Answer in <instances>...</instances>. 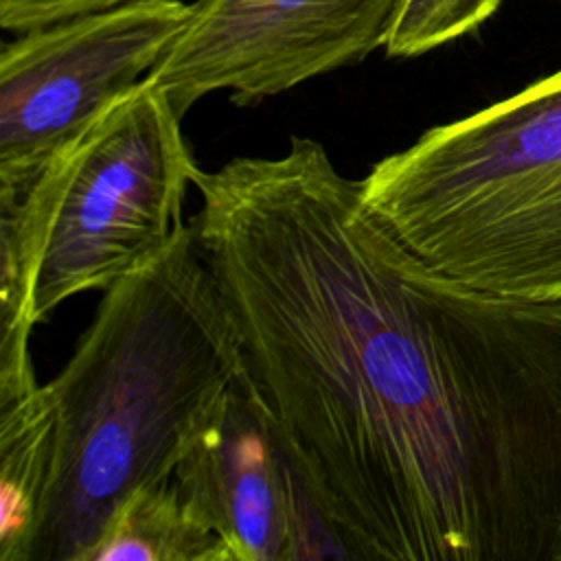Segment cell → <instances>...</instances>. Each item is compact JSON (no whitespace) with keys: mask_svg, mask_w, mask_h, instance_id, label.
Instances as JSON below:
<instances>
[{"mask_svg":"<svg viewBox=\"0 0 561 561\" xmlns=\"http://www.w3.org/2000/svg\"><path fill=\"white\" fill-rule=\"evenodd\" d=\"M121 2L127 0H0V26L7 33H22Z\"/></svg>","mask_w":561,"mask_h":561,"instance_id":"cell-11","label":"cell"},{"mask_svg":"<svg viewBox=\"0 0 561 561\" xmlns=\"http://www.w3.org/2000/svg\"><path fill=\"white\" fill-rule=\"evenodd\" d=\"M88 561H234V554L195 515L171 476L118 504Z\"/></svg>","mask_w":561,"mask_h":561,"instance_id":"cell-9","label":"cell"},{"mask_svg":"<svg viewBox=\"0 0 561 561\" xmlns=\"http://www.w3.org/2000/svg\"><path fill=\"white\" fill-rule=\"evenodd\" d=\"M359 184L379 224L432 270L561 298V70L427 129Z\"/></svg>","mask_w":561,"mask_h":561,"instance_id":"cell-3","label":"cell"},{"mask_svg":"<svg viewBox=\"0 0 561 561\" xmlns=\"http://www.w3.org/2000/svg\"><path fill=\"white\" fill-rule=\"evenodd\" d=\"M243 373L230 305L193 226L105 289L44 383L53 469L28 561H88L118 504L169 480Z\"/></svg>","mask_w":561,"mask_h":561,"instance_id":"cell-2","label":"cell"},{"mask_svg":"<svg viewBox=\"0 0 561 561\" xmlns=\"http://www.w3.org/2000/svg\"><path fill=\"white\" fill-rule=\"evenodd\" d=\"M182 0H127L15 33L0 50V202L149 77L186 24Z\"/></svg>","mask_w":561,"mask_h":561,"instance_id":"cell-5","label":"cell"},{"mask_svg":"<svg viewBox=\"0 0 561 561\" xmlns=\"http://www.w3.org/2000/svg\"><path fill=\"white\" fill-rule=\"evenodd\" d=\"M193 184L241 377L351 559L561 561V298L432 270L311 138Z\"/></svg>","mask_w":561,"mask_h":561,"instance_id":"cell-1","label":"cell"},{"mask_svg":"<svg viewBox=\"0 0 561 561\" xmlns=\"http://www.w3.org/2000/svg\"><path fill=\"white\" fill-rule=\"evenodd\" d=\"M502 0H403L386 42V55L408 59L440 48L495 13Z\"/></svg>","mask_w":561,"mask_h":561,"instance_id":"cell-10","label":"cell"},{"mask_svg":"<svg viewBox=\"0 0 561 561\" xmlns=\"http://www.w3.org/2000/svg\"><path fill=\"white\" fill-rule=\"evenodd\" d=\"M403 0H195L149 72L175 112L230 92L237 105L355 66L383 48Z\"/></svg>","mask_w":561,"mask_h":561,"instance_id":"cell-6","label":"cell"},{"mask_svg":"<svg viewBox=\"0 0 561 561\" xmlns=\"http://www.w3.org/2000/svg\"><path fill=\"white\" fill-rule=\"evenodd\" d=\"M173 478L234 561L351 559L243 377L195 436Z\"/></svg>","mask_w":561,"mask_h":561,"instance_id":"cell-7","label":"cell"},{"mask_svg":"<svg viewBox=\"0 0 561 561\" xmlns=\"http://www.w3.org/2000/svg\"><path fill=\"white\" fill-rule=\"evenodd\" d=\"M33 327L2 322L0 340V561H28L53 469L55 416L37 383Z\"/></svg>","mask_w":561,"mask_h":561,"instance_id":"cell-8","label":"cell"},{"mask_svg":"<svg viewBox=\"0 0 561 561\" xmlns=\"http://www.w3.org/2000/svg\"><path fill=\"white\" fill-rule=\"evenodd\" d=\"M182 116L151 79L68 142L18 199L0 202V316L35 327L64 300L107 289L184 226L199 171Z\"/></svg>","mask_w":561,"mask_h":561,"instance_id":"cell-4","label":"cell"}]
</instances>
